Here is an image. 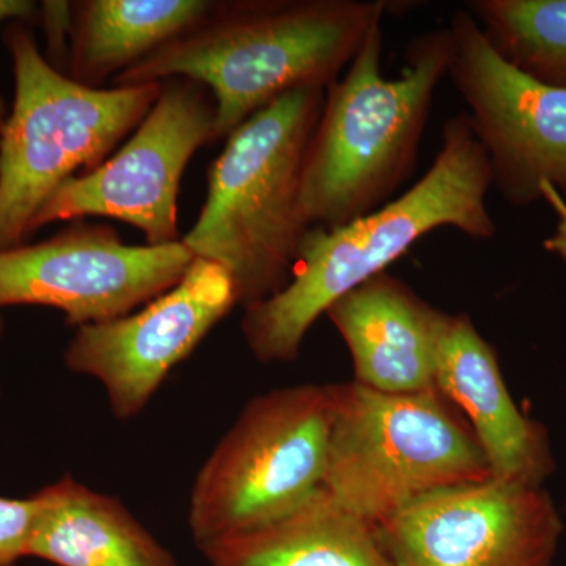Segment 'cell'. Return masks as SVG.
<instances>
[{
    "label": "cell",
    "mask_w": 566,
    "mask_h": 566,
    "mask_svg": "<svg viewBox=\"0 0 566 566\" xmlns=\"http://www.w3.org/2000/svg\"><path fill=\"white\" fill-rule=\"evenodd\" d=\"M485 148L468 115L449 118L430 169L403 196L338 229L311 227L285 286L244 308L241 333L263 364L297 359L308 329L344 294L385 273L424 234L450 227L472 240L495 237Z\"/></svg>",
    "instance_id": "cell-1"
},
{
    "label": "cell",
    "mask_w": 566,
    "mask_h": 566,
    "mask_svg": "<svg viewBox=\"0 0 566 566\" xmlns=\"http://www.w3.org/2000/svg\"><path fill=\"white\" fill-rule=\"evenodd\" d=\"M386 0H226L112 80L114 87L185 77L210 91L214 142L286 93L340 80L381 24Z\"/></svg>",
    "instance_id": "cell-2"
},
{
    "label": "cell",
    "mask_w": 566,
    "mask_h": 566,
    "mask_svg": "<svg viewBox=\"0 0 566 566\" xmlns=\"http://www.w3.org/2000/svg\"><path fill=\"white\" fill-rule=\"evenodd\" d=\"M405 57L397 80L382 77L376 25L344 77L326 88L301 182L308 226L338 229L370 214L415 169L436 87L449 71V29L420 33Z\"/></svg>",
    "instance_id": "cell-3"
},
{
    "label": "cell",
    "mask_w": 566,
    "mask_h": 566,
    "mask_svg": "<svg viewBox=\"0 0 566 566\" xmlns=\"http://www.w3.org/2000/svg\"><path fill=\"white\" fill-rule=\"evenodd\" d=\"M323 88L286 93L227 137L208 170L202 211L181 243L232 275L238 305L262 303L292 279L311 229L301 207L305 153Z\"/></svg>",
    "instance_id": "cell-4"
},
{
    "label": "cell",
    "mask_w": 566,
    "mask_h": 566,
    "mask_svg": "<svg viewBox=\"0 0 566 566\" xmlns=\"http://www.w3.org/2000/svg\"><path fill=\"white\" fill-rule=\"evenodd\" d=\"M3 43L13 63L14 102L0 136V251L24 243L51 193L102 166L136 132L163 88V82L77 84L52 69L25 22H11Z\"/></svg>",
    "instance_id": "cell-5"
},
{
    "label": "cell",
    "mask_w": 566,
    "mask_h": 566,
    "mask_svg": "<svg viewBox=\"0 0 566 566\" xmlns=\"http://www.w3.org/2000/svg\"><path fill=\"white\" fill-rule=\"evenodd\" d=\"M335 408L323 490L379 524L423 495L490 479L471 428L438 389L386 394L334 385Z\"/></svg>",
    "instance_id": "cell-6"
},
{
    "label": "cell",
    "mask_w": 566,
    "mask_h": 566,
    "mask_svg": "<svg viewBox=\"0 0 566 566\" xmlns=\"http://www.w3.org/2000/svg\"><path fill=\"white\" fill-rule=\"evenodd\" d=\"M334 408V385L281 387L245 405L193 480L199 551L270 526L322 490Z\"/></svg>",
    "instance_id": "cell-7"
},
{
    "label": "cell",
    "mask_w": 566,
    "mask_h": 566,
    "mask_svg": "<svg viewBox=\"0 0 566 566\" xmlns=\"http://www.w3.org/2000/svg\"><path fill=\"white\" fill-rule=\"evenodd\" d=\"M450 76L485 148L493 188L515 207L566 200V88L527 76L505 61L474 17L457 9Z\"/></svg>",
    "instance_id": "cell-8"
},
{
    "label": "cell",
    "mask_w": 566,
    "mask_h": 566,
    "mask_svg": "<svg viewBox=\"0 0 566 566\" xmlns=\"http://www.w3.org/2000/svg\"><path fill=\"white\" fill-rule=\"evenodd\" d=\"M216 106L199 82L174 77L132 139L92 172L62 182L36 212L31 234L50 223L99 216L129 223L148 245L178 243V192L182 174L214 142Z\"/></svg>",
    "instance_id": "cell-9"
},
{
    "label": "cell",
    "mask_w": 566,
    "mask_h": 566,
    "mask_svg": "<svg viewBox=\"0 0 566 566\" xmlns=\"http://www.w3.org/2000/svg\"><path fill=\"white\" fill-rule=\"evenodd\" d=\"M193 259L181 241L126 244L111 226L81 219L50 240L0 251V308H55L76 329L111 322L177 285Z\"/></svg>",
    "instance_id": "cell-10"
},
{
    "label": "cell",
    "mask_w": 566,
    "mask_h": 566,
    "mask_svg": "<svg viewBox=\"0 0 566 566\" xmlns=\"http://www.w3.org/2000/svg\"><path fill=\"white\" fill-rule=\"evenodd\" d=\"M375 528L395 566H551L564 521L545 488L490 476L423 495Z\"/></svg>",
    "instance_id": "cell-11"
},
{
    "label": "cell",
    "mask_w": 566,
    "mask_h": 566,
    "mask_svg": "<svg viewBox=\"0 0 566 566\" xmlns=\"http://www.w3.org/2000/svg\"><path fill=\"white\" fill-rule=\"evenodd\" d=\"M237 305L232 275L221 264L193 259L177 285L140 311L77 327L63 363L102 382L112 415L129 420Z\"/></svg>",
    "instance_id": "cell-12"
},
{
    "label": "cell",
    "mask_w": 566,
    "mask_h": 566,
    "mask_svg": "<svg viewBox=\"0 0 566 566\" xmlns=\"http://www.w3.org/2000/svg\"><path fill=\"white\" fill-rule=\"evenodd\" d=\"M436 389L468 416L491 476L545 486L556 471L546 428L517 408L497 354L468 314L439 311L434 337Z\"/></svg>",
    "instance_id": "cell-13"
},
{
    "label": "cell",
    "mask_w": 566,
    "mask_h": 566,
    "mask_svg": "<svg viewBox=\"0 0 566 566\" xmlns=\"http://www.w3.org/2000/svg\"><path fill=\"white\" fill-rule=\"evenodd\" d=\"M439 308L400 279H368L327 308L352 354L354 381L386 394L436 389L434 337Z\"/></svg>",
    "instance_id": "cell-14"
},
{
    "label": "cell",
    "mask_w": 566,
    "mask_h": 566,
    "mask_svg": "<svg viewBox=\"0 0 566 566\" xmlns=\"http://www.w3.org/2000/svg\"><path fill=\"white\" fill-rule=\"evenodd\" d=\"M28 557L55 566H178L118 499L71 476L40 490Z\"/></svg>",
    "instance_id": "cell-15"
},
{
    "label": "cell",
    "mask_w": 566,
    "mask_h": 566,
    "mask_svg": "<svg viewBox=\"0 0 566 566\" xmlns=\"http://www.w3.org/2000/svg\"><path fill=\"white\" fill-rule=\"evenodd\" d=\"M208 566H395L374 524L326 491L270 526L200 549Z\"/></svg>",
    "instance_id": "cell-16"
},
{
    "label": "cell",
    "mask_w": 566,
    "mask_h": 566,
    "mask_svg": "<svg viewBox=\"0 0 566 566\" xmlns=\"http://www.w3.org/2000/svg\"><path fill=\"white\" fill-rule=\"evenodd\" d=\"M73 7L69 77L104 88L202 21L214 0H77Z\"/></svg>",
    "instance_id": "cell-17"
},
{
    "label": "cell",
    "mask_w": 566,
    "mask_h": 566,
    "mask_svg": "<svg viewBox=\"0 0 566 566\" xmlns=\"http://www.w3.org/2000/svg\"><path fill=\"white\" fill-rule=\"evenodd\" d=\"M464 9L506 62L566 88V0H471Z\"/></svg>",
    "instance_id": "cell-18"
},
{
    "label": "cell",
    "mask_w": 566,
    "mask_h": 566,
    "mask_svg": "<svg viewBox=\"0 0 566 566\" xmlns=\"http://www.w3.org/2000/svg\"><path fill=\"white\" fill-rule=\"evenodd\" d=\"M40 505L39 494L28 499L0 497V566H17L28 557Z\"/></svg>",
    "instance_id": "cell-19"
},
{
    "label": "cell",
    "mask_w": 566,
    "mask_h": 566,
    "mask_svg": "<svg viewBox=\"0 0 566 566\" xmlns=\"http://www.w3.org/2000/svg\"><path fill=\"white\" fill-rule=\"evenodd\" d=\"M39 22L46 40V59L52 69L69 76L71 31H73V2L44 0L39 3Z\"/></svg>",
    "instance_id": "cell-20"
},
{
    "label": "cell",
    "mask_w": 566,
    "mask_h": 566,
    "mask_svg": "<svg viewBox=\"0 0 566 566\" xmlns=\"http://www.w3.org/2000/svg\"><path fill=\"white\" fill-rule=\"evenodd\" d=\"M39 3L32 0H0V24L6 21L29 22L39 21ZM7 104L0 96V136L6 128L7 118H9Z\"/></svg>",
    "instance_id": "cell-21"
},
{
    "label": "cell",
    "mask_w": 566,
    "mask_h": 566,
    "mask_svg": "<svg viewBox=\"0 0 566 566\" xmlns=\"http://www.w3.org/2000/svg\"><path fill=\"white\" fill-rule=\"evenodd\" d=\"M554 205H556L558 211L556 229L546 238L543 248L558 256L566 266V205L564 202Z\"/></svg>",
    "instance_id": "cell-22"
},
{
    "label": "cell",
    "mask_w": 566,
    "mask_h": 566,
    "mask_svg": "<svg viewBox=\"0 0 566 566\" xmlns=\"http://www.w3.org/2000/svg\"><path fill=\"white\" fill-rule=\"evenodd\" d=\"M2 334H3V322H2V318H0V338H2Z\"/></svg>",
    "instance_id": "cell-23"
}]
</instances>
